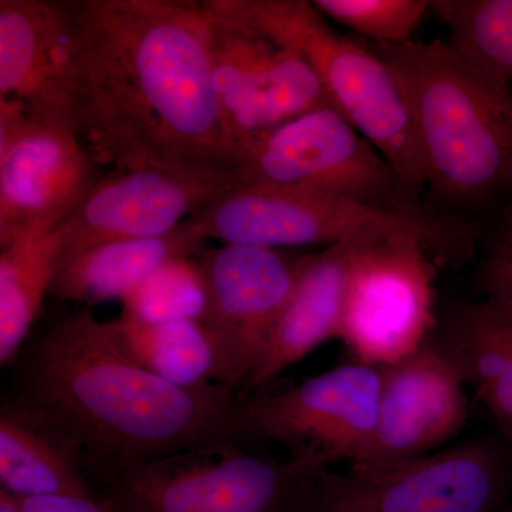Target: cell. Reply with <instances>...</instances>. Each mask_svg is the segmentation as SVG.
I'll return each instance as SVG.
<instances>
[{"mask_svg": "<svg viewBox=\"0 0 512 512\" xmlns=\"http://www.w3.org/2000/svg\"><path fill=\"white\" fill-rule=\"evenodd\" d=\"M375 434L352 470H377L431 454L456 437L467 420L463 379L437 346L424 345L382 367Z\"/></svg>", "mask_w": 512, "mask_h": 512, "instance_id": "cell-16", "label": "cell"}, {"mask_svg": "<svg viewBox=\"0 0 512 512\" xmlns=\"http://www.w3.org/2000/svg\"><path fill=\"white\" fill-rule=\"evenodd\" d=\"M6 409L55 437L92 487L156 458L249 440L235 390L185 389L120 348L92 308L26 340Z\"/></svg>", "mask_w": 512, "mask_h": 512, "instance_id": "cell-2", "label": "cell"}, {"mask_svg": "<svg viewBox=\"0 0 512 512\" xmlns=\"http://www.w3.org/2000/svg\"><path fill=\"white\" fill-rule=\"evenodd\" d=\"M387 237L394 234L360 232L316 254L303 255L291 299L276 323L264 359L245 386L247 389H262L323 342L338 338L353 259L367 245Z\"/></svg>", "mask_w": 512, "mask_h": 512, "instance_id": "cell-17", "label": "cell"}, {"mask_svg": "<svg viewBox=\"0 0 512 512\" xmlns=\"http://www.w3.org/2000/svg\"><path fill=\"white\" fill-rule=\"evenodd\" d=\"M73 0H0V100L82 137Z\"/></svg>", "mask_w": 512, "mask_h": 512, "instance_id": "cell-15", "label": "cell"}, {"mask_svg": "<svg viewBox=\"0 0 512 512\" xmlns=\"http://www.w3.org/2000/svg\"><path fill=\"white\" fill-rule=\"evenodd\" d=\"M59 231L0 248V365H13L29 339L62 258Z\"/></svg>", "mask_w": 512, "mask_h": 512, "instance_id": "cell-21", "label": "cell"}, {"mask_svg": "<svg viewBox=\"0 0 512 512\" xmlns=\"http://www.w3.org/2000/svg\"><path fill=\"white\" fill-rule=\"evenodd\" d=\"M427 0H315L312 5L376 46H402L412 35L427 10Z\"/></svg>", "mask_w": 512, "mask_h": 512, "instance_id": "cell-24", "label": "cell"}, {"mask_svg": "<svg viewBox=\"0 0 512 512\" xmlns=\"http://www.w3.org/2000/svg\"><path fill=\"white\" fill-rule=\"evenodd\" d=\"M0 512H22L13 500L12 495L0 490Z\"/></svg>", "mask_w": 512, "mask_h": 512, "instance_id": "cell-27", "label": "cell"}, {"mask_svg": "<svg viewBox=\"0 0 512 512\" xmlns=\"http://www.w3.org/2000/svg\"><path fill=\"white\" fill-rule=\"evenodd\" d=\"M197 237L269 249L339 244L360 232L413 235L440 265L474 254L473 229L434 212L397 214L336 195L239 185L187 220Z\"/></svg>", "mask_w": 512, "mask_h": 512, "instance_id": "cell-5", "label": "cell"}, {"mask_svg": "<svg viewBox=\"0 0 512 512\" xmlns=\"http://www.w3.org/2000/svg\"><path fill=\"white\" fill-rule=\"evenodd\" d=\"M503 512H512V503L505 505V507L503 508Z\"/></svg>", "mask_w": 512, "mask_h": 512, "instance_id": "cell-28", "label": "cell"}, {"mask_svg": "<svg viewBox=\"0 0 512 512\" xmlns=\"http://www.w3.org/2000/svg\"><path fill=\"white\" fill-rule=\"evenodd\" d=\"M82 138L114 170H234L212 82L211 15L191 0H73Z\"/></svg>", "mask_w": 512, "mask_h": 512, "instance_id": "cell-1", "label": "cell"}, {"mask_svg": "<svg viewBox=\"0 0 512 512\" xmlns=\"http://www.w3.org/2000/svg\"><path fill=\"white\" fill-rule=\"evenodd\" d=\"M312 460H272L241 444L183 451L138 464L93 485L109 512H298Z\"/></svg>", "mask_w": 512, "mask_h": 512, "instance_id": "cell-6", "label": "cell"}, {"mask_svg": "<svg viewBox=\"0 0 512 512\" xmlns=\"http://www.w3.org/2000/svg\"><path fill=\"white\" fill-rule=\"evenodd\" d=\"M234 170L144 167L101 178L57 229L63 256L116 239L157 238L177 231L208 202L237 188Z\"/></svg>", "mask_w": 512, "mask_h": 512, "instance_id": "cell-14", "label": "cell"}, {"mask_svg": "<svg viewBox=\"0 0 512 512\" xmlns=\"http://www.w3.org/2000/svg\"><path fill=\"white\" fill-rule=\"evenodd\" d=\"M511 487L504 448L473 441L377 470L319 471L298 512H498Z\"/></svg>", "mask_w": 512, "mask_h": 512, "instance_id": "cell-8", "label": "cell"}, {"mask_svg": "<svg viewBox=\"0 0 512 512\" xmlns=\"http://www.w3.org/2000/svg\"><path fill=\"white\" fill-rule=\"evenodd\" d=\"M121 302V315L140 322H202L208 308V291L200 261L191 256L170 259Z\"/></svg>", "mask_w": 512, "mask_h": 512, "instance_id": "cell-23", "label": "cell"}, {"mask_svg": "<svg viewBox=\"0 0 512 512\" xmlns=\"http://www.w3.org/2000/svg\"><path fill=\"white\" fill-rule=\"evenodd\" d=\"M448 46L488 83L512 92V0H434Z\"/></svg>", "mask_w": 512, "mask_h": 512, "instance_id": "cell-22", "label": "cell"}, {"mask_svg": "<svg viewBox=\"0 0 512 512\" xmlns=\"http://www.w3.org/2000/svg\"><path fill=\"white\" fill-rule=\"evenodd\" d=\"M207 282L202 322L217 336L232 389L247 386L264 359L276 323L288 305L303 255L224 244L197 256Z\"/></svg>", "mask_w": 512, "mask_h": 512, "instance_id": "cell-13", "label": "cell"}, {"mask_svg": "<svg viewBox=\"0 0 512 512\" xmlns=\"http://www.w3.org/2000/svg\"><path fill=\"white\" fill-rule=\"evenodd\" d=\"M214 12L302 56L336 110L382 154L416 207L426 188L419 134L392 72L366 47L336 35L305 0H205Z\"/></svg>", "mask_w": 512, "mask_h": 512, "instance_id": "cell-4", "label": "cell"}, {"mask_svg": "<svg viewBox=\"0 0 512 512\" xmlns=\"http://www.w3.org/2000/svg\"><path fill=\"white\" fill-rule=\"evenodd\" d=\"M106 323L131 359L168 382L185 389H232L220 342L201 320L146 323L120 315Z\"/></svg>", "mask_w": 512, "mask_h": 512, "instance_id": "cell-19", "label": "cell"}, {"mask_svg": "<svg viewBox=\"0 0 512 512\" xmlns=\"http://www.w3.org/2000/svg\"><path fill=\"white\" fill-rule=\"evenodd\" d=\"M205 241L187 221L164 237L116 239L60 258L50 295L86 308L110 299L123 301L165 262L198 256Z\"/></svg>", "mask_w": 512, "mask_h": 512, "instance_id": "cell-18", "label": "cell"}, {"mask_svg": "<svg viewBox=\"0 0 512 512\" xmlns=\"http://www.w3.org/2000/svg\"><path fill=\"white\" fill-rule=\"evenodd\" d=\"M99 181L82 137L0 100V248L57 231Z\"/></svg>", "mask_w": 512, "mask_h": 512, "instance_id": "cell-10", "label": "cell"}, {"mask_svg": "<svg viewBox=\"0 0 512 512\" xmlns=\"http://www.w3.org/2000/svg\"><path fill=\"white\" fill-rule=\"evenodd\" d=\"M412 235H394L363 248L350 266L338 339L357 363L396 365L427 345L436 326L437 266Z\"/></svg>", "mask_w": 512, "mask_h": 512, "instance_id": "cell-9", "label": "cell"}, {"mask_svg": "<svg viewBox=\"0 0 512 512\" xmlns=\"http://www.w3.org/2000/svg\"><path fill=\"white\" fill-rule=\"evenodd\" d=\"M207 8L212 82L235 161L252 138L309 111L335 107L322 80L302 56Z\"/></svg>", "mask_w": 512, "mask_h": 512, "instance_id": "cell-12", "label": "cell"}, {"mask_svg": "<svg viewBox=\"0 0 512 512\" xmlns=\"http://www.w3.org/2000/svg\"><path fill=\"white\" fill-rule=\"evenodd\" d=\"M392 72L419 134L426 188L463 222L512 194V92L478 76L440 39L373 46ZM466 224V222H463Z\"/></svg>", "mask_w": 512, "mask_h": 512, "instance_id": "cell-3", "label": "cell"}, {"mask_svg": "<svg viewBox=\"0 0 512 512\" xmlns=\"http://www.w3.org/2000/svg\"><path fill=\"white\" fill-rule=\"evenodd\" d=\"M249 187L318 192L397 214L423 215L382 154L335 107H322L252 138L234 167Z\"/></svg>", "mask_w": 512, "mask_h": 512, "instance_id": "cell-7", "label": "cell"}, {"mask_svg": "<svg viewBox=\"0 0 512 512\" xmlns=\"http://www.w3.org/2000/svg\"><path fill=\"white\" fill-rule=\"evenodd\" d=\"M12 498L22 512H109L96 497Z\"/></svg>", "mask_w": 512, "mask_h": 512, "instance_id": "cell-26", "label": "cell"}, {"mask_svg": "<svg viewBox=\"0 0 512 512\" xmlns=\"http://www.w3.org/2000/svg\"><path fill=\"white\" fill-rule=\"evenodd\" d=\"M0 484L16 498L96 497L69 450L6 407L0 413Z\"/></svg>", "mask_w": 512, "mask_h": 512, "instance_id": "cell-20", "label": "cell"}, {"mask_svg": "<svg viewBox=\"0 0 512 512\" xmlns=\"http://www.w3.org/2000/svg\"><path fill=\"white\" fill-rule=\"evenodd\" d=\"M510 443H511V446H512V440L510 441Z\"/></svg>", "mask_w": 512, "mask_h": 512, "instance_id": "cell-29", "label": "cell"}, {"mask_svg": "<svg viewBox=\"0 0 512 512\" xmlns=\"http://www.w3.org/2000/svg\"><path fill=\"white\" fill-rule=\"evenodd\" d=\"M382 384V367L352 363L241 399L239 413L249 439L278 441L322 468L352 463L375 434Z\"/></svg>", "mask_w": 512, "mask_h": 512, "instance_id": "cell-11", "label": "cell"}, {"mask_svg": "<svg viewBox=\"0 0 512 512\" xmlns=\"http://www.w3.org/2000/svg\"><path fill=\"white\" fill-rule=\"evenodd\" d=\"M498 237L481 264L480 288L485 299L512 306V202L500 211Z\"/></svg>", "mask_w": 512, "mask_h": 512, "instance_id": "cell-25", "label": "cell"}]
</instances>
